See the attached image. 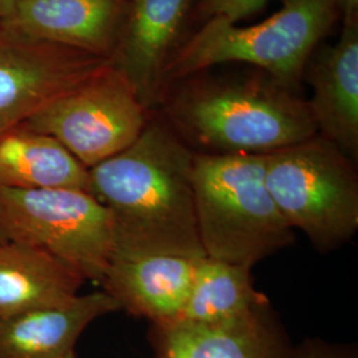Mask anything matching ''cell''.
I'll list each match as a JSON object with an SVG mask.
<instances>
[{
    "instance_id": "cell-10",
    "label": "cell",
    "mask_w": 358,
    "mask_h": 358,
    "mask_svg": "<svg viewBox=\"0 0 358 358\" xmlns=\"http://www.w3.org/2000/svg\"><path fill=\"white\" fill-rule=\"evenodd\" d=\"M125 8V0H17L0 26L110 59Z\"/></svg>"
},
{
    "instance_id": "cell-4",
    "label": "cell",
    "mask_w": 358,
    "mask_h": 358,
    "mask_svg": "<svg viewBox=\"0 0 358 358\" xmlns=\"http://www.w3.org/2000/svg\"><path fill=\"white\" fill-rule=\"evenodd\" d=\"M338 16L336 0H282V10L254 26L208 19L170 55L162 71V85L214 65L247 63L267 71L273 81L291 90Z\"/></svg>"
},
{
    "instance_id": "cell-14",
    "label": "cell",
    "mask_w": 358,
    "mask_h": 358,
    "mask_svg": "<svg viewBox=\"0 0 358 358\" xmlns=\"http://www.w3.org/2000/svg\"><path fill=\"white\" fill-rule=\"evenodd\" d=\"M120 310L105 291L0 319V358H63L90 324Z\"/></svg>"
},
{
    "instance_id": "cell-3",
    "label": "cell",
    "mask_w": 358,
    "mask_h": 358,
    "mask_svg": "<svg viewBox=\"0 0 358 358\" xmlns=\"http://www.w3.org/2000/svg\"><path fill=\"white\" fill-rule=\"evenodd\" d=\"M267 154L195 153L192 190L207 257L252 268L294 242L266 183Z\"/></svg>"
},
{
    "instance_id": "cell-21",
    "label": "cell",
    "mask_w": 358,
    "mask_h": 358,
    "mask_svg": "<svg viewBox=\"0 0 358 358\" xmlns=\"http://www.w3.org/2000/svg\"><path fill=\"white\" fill-rule=\"evenodd\" d=\"M17 0H0V20H3L13 11V6Z\"/></svg>"
},
{
    "instance_id": "cell-20",
    "label": "cell",
    "mask_w": 358,
    "mask_h": 358,
    "mask_svg": "<svg viewBox=\"0 0 358 358\" xmlns=\"http://www.w3.org/2000/svg\"><path fill=\"white\" fill-rule=\"evenodd\" d=\"M336 4L344 23L358 20V0H336Z\"/></svg>"
},
{
    "instance_id": "cell-8",
    "label": "cell",
    "mask_w": 358,
    "mask_h": 358,
    "mask_svg": "<svg viewBox=\"0 0 358 358\" xmlns=\"http://www.w3.org/2000/svg\"><path fill=\"white\" fill-rule=\"evenodd\" d=\"M110 64V59L27 38L0 26V137Z\"/></svg>"
},
{
    "instance_id": "cell-16",
    "label": "cell",
    "mask_w": 358,
    "mask_h": 358,
    "mask_svg": "<svg viewBox=\"0 0 358 358\" xmlns=\"http://www.w3.org/2000/svg\"><path fill=\"white\" fill-rule=\"evenodd\" d=\"M90 169L51 136L19 125L0 137V186L88 192Z\"/></svg>"
},
{
    "instance_id": "cell-9",
    "label": "cell",
    "mask_w": 358,
    "mask_h": 358,
    "mask_svg": "<svg viewBox=\"0 0 358 358\" xmlns=\"http://www.w3.org/2000/svg\"><path fill=\"white\" fill-rule=\"evenodd\" d=\"M155 358H294V345L266 303L215 324L152 325Z\"/></svg>"
},
{
    "instance_id": "cell-11",
    "label": "cell",
    "mask_w": 358,
    "mask_h": 358,
    "mask_svg": "<svg viewBox=\"0 0 358 358\" xmlns=\"http://www.w3.org/2000/svg\"><path fill=\"white\" fill-rule=\"evenodd\" d=\"M199 259L186 255L112 256L100 285L120 310L143 317L152 325H170L182 315Z\"/></svg>"
},
{
    "instance_id": "cell-5",
    "label": "cell",
    "mask_w": 358,
    "mask_h": 358,
    "mask_svg": "<svg viewBox=\"0 0 358 358\" xmlns=\"http://www.w3.org/2000/svg\"><path fill=\"white\" fill-rule=\"evenodd\" d=\"M266 183L292 230L320 252L349 242L358 230L355 162L321 136L266 155Z\"/></svg>"
},
{
    "instance_id": "cell-19",
    "label": "cell",
    "mask_w": 358,
    "mask_h": 358,
    "mask_svg": "<svg viewBox=\"0 0 358 358\" xmlns=\"http://www.w3.org/2000/svg\"><path fill=\"white\" fill-rule=\"evenodd\" d=\"M294 358H358V352L355 345L308 338L294 346Z\"/></svg>"
},
{
    "instance_id": "cell-18",
    "label": "cell",
    "mask_w": 358,
    "mask_h": 358,
    "mask_svg": "<svg viewBox=\"0 0 358 358\" xmlns=\"http://www.w3.org/2000/svg\"><path fill=\"white\" fill-rule=\"evenodd\" d=\"M269 0H202L199 11L207 17H220L231 23L259 11Z\"/></svg>"
},
{
    "instance_id": "cell-17",
    "label": "cell",
    "mask_w": 358,
    "mask_h": 358,
    "mask_svg": "<svg viewBox=\"0 0 358 358\" xmlns=\"http://www.w3.org/2000/svg\"><path fill=\"white\" fill-rule=\"evenodd\" d=\"M267 300V296L256 291L251 268L203 256L198 260L190 294L177 322L231 320Z\"/></svg>"
},
{
    "instance_id": "cell-15",
    "label": "cell",
    "mask_w": 358,
    "mask_h": 358,
    "mask_svg": "<svg viewBox=\"0 0 358 358\" xmlns=\"http://www.w3.org/2000/svg\"><path fill=\"white\" fill-rule=\"evenodd\" d=\"M84 282L45 251L0 242V319L66 303L80 294Z\"/></svg>"
},
{
    "instance_id": "cell-7",
    "label": "cell",
    "mask_w": 358,
    "mask_h": 358,
    "mask_svg": "<svg viewBox=\"0 0 358 358\" xmlns=\"http://www.w3.org/2000/svg\"><path fill=\"white\" fill-rule=\"evenodd\" d=\"M149 120V109L110 64L43 105L22 125L51 136L90 169L129 148Z\"/></svg>"
},
{
    "instance_id": "cell-6",
    "label": "cell",
    "mask_w": 358,
    "mask_h": 358,
    "mask_svg": "<svg viewBox=\"0 0 358 358\" xmlns=\"http://www.w3.org/2000/svg\"><path fill=\"white\" fill-rule=\"evenodd\" d=\"M0 242L45 251L100 284L113 255V219L88 192L0 186Z\"/></svg>"
},
{
    "instance_id": "cell-12",
    "label": "cell",
    "mask_w": 358,
    "mask_h": 358,
    "mask_svg": "<svg viewBox=\"0 0 358 358\" xmlns=\"http://www.w3.org/2000/svg\"><path fill=\"white\" fill-rule=\"evenodd\" d=\"M189 0H131L110 62L149 109L161 100L162 71L187 13Z\"/></svg>"
},
{
    "instance_id": "cell-13",
    "label": "cell",
    "mask_w": 358,
    "mask_h": 358,
    "mask_svg": "<svg viewBox=\"0 0 358 358\" xmlns=\"http://www.w3.org/2000/svg\"><path fill=\"white\" fill-rule=\"evenodd\" d=\"M308 106L317 134L348 158H358V20L344 23L336 44L309 65Z\"/></svg>"
},
{
    "instance_id": "cell-1",
    "label": "cell",
    "mask_w": 358,
    "mask_h": 358,
    "mask_svg": "<svg viewBox=\"0 0 358 358\" xmlns=\"http://www.w3.org/2000/svg\"><path fill=\"white\" fill-rule=\"evenodd\" d=\"M195 152L152 118L125 150L90 169L88 192L113 219V255L203 257L192 190Z\"/></svg>"
},
{
    "instance_id": "cell-22",
    "label": "cell",
    "mask_w": 358,
    "mask_h": 358,
    "mask_svg": "<svg viewBox=\"0 0 358 358\" xmlns=\"http://www.w3.org/2000/svg\"><path fill=\"white\" fill-rule=\"evenodd\" d=\"M63 358H77L76 352H71V353H68V355Z\"/></svg>"
},
{
    "instance_id": "cell-2",
    "label": "cell",
    "mask_w": 358,
    "mask_h": 358,
    "mask_svg": "<svg viewBox=\"0 0 358 358\" xmlns=\"http://www.w3.org/2000/svg\"><path fill=\"white\" fill-rule=\"evenodd\" d=\"M165 115L195 153L269 154L317 136L307 101L273 80L194 83L167 99Z\"/></svg>"
}]
</instances>
